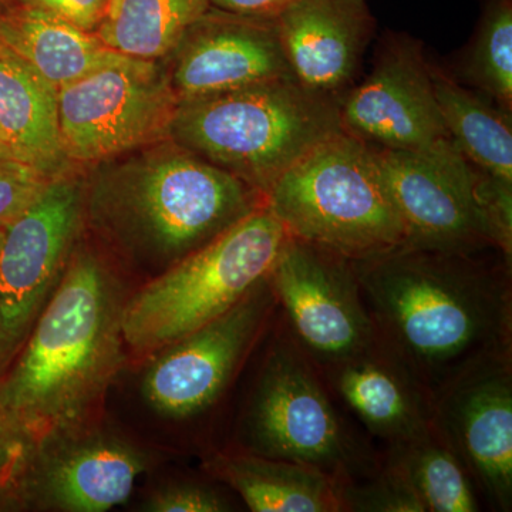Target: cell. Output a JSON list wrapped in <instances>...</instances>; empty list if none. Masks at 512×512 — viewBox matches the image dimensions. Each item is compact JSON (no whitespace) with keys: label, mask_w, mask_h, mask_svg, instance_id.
Returning a JSON list of instances; mask_svg holds the SVG:
<instances>
[{"label":"cell","mask_w":512,"mask_h":512,"mask_svg":"<svg viewBox=\"0 0 512 512\" xmlns=\"http://www.w3.org/2000/svg\"><path fill=\"white\" fill-rule=\"evenodd\" d=\"M372 69L338 100L340 130L383 150H419L447 140L420 39L384 30Z\"/></svg>","instance_id":"4fadbf2b"},{"label":"cell","mask_w":512,"mask_h":512,"mask_svg":"<svg viewBox=\"0 0 512 512\" xmlns=\"http://www.w3.org/2000/svg\"><path fill=\"white\" fill-rule=\"evenodd\" d=\"M289 237L350 262L406 245V229L369 144L339 131L291 165L265 194Z\"/></svg>","instance_id":"5b68a950"},{"label":"cell","mask_w":512,"mask_h":512,"mask_svg":"<svg viewBox=\"0 0 512 512\" xmlns=\"http://www.w3.org/2000/svg\"><path fill=\"white\" fill-rule=\"evenodd\" d=\"M0 138L16 160L49 180L72 174L60 141L56 87L6 47H0Z\"/></svg>","instance_id":"d6986e66"},{"label":"cell","mask_w":512,"mask_h":512,"mask_svg":"<svg viewBox=\"0 0 512 512\" xmlns=\"http://www.w3.org/2000/svg\"><path fill=\"white\" fill-rule=\"evenodd\" d=\"M204 468L254 512H340L342 483L308 464L247 453H215Z\"/></svg>","instance_id":"ffe728a7"},{"label":"cell","mask_w":512,"mask_h":512,"mask_svg":"<svg viewBox=\"0 0 512 512\" xmlns=\"http://www.w3.org/2000/svg\"><path fill=\"white\" fill-rule=\"evenodd\" d=\"M434 429L500 511L512 507L511 352L481 357L434 396Z\"/></svg>","instance_id":"9a60e30c"},{"label":"cell","mask_w":512,"mask_h":512,"mask_svg":"<svg viewBox=\"0 0 512 512\" xmlns=\"http://www.w3.org/2000/svg\"><path fill=\"white\" fill-rule=\"evenodd\" d=\"M247 453L308 464L340 480L365 466L316 372L292 335L275 340L244 416Z\"/></svg>","instance_id":"52a82bcc"},{"label":"cell","mask_w":512,"mask_h":512,"mask_svg":"<svg viewBox=\"0 0 512 512\" xmlns=\"http://www.w3.org/2000/svg\"><path fill=\"white\" fill-rule=\"evenodd\" d=\"M171 56L168 72L180 101L293 77L275 19L235 15L211 6Z\"/></svg>","instance_id":"2e32d148"},{"label":"cell","mask_w":512,"mask_h":512,"mask_svg":"<svg viewBox=\"0 0 512 512\" xmlns=\"http://www.w3.org/2000/svg\"><path fill=\"white\" fill-rule=\"evenodd\" d=\"M123 281L77 245L62 281L8 370L0 400L39 440L96 417L124 362Z\"/></svg>","instance_id":"3957f363"},{"label":"cell","mask_w":512,"mask_h":512,"mask_svg":"<svg viewBox=\"0 0 512 512\" xmlns=\"http://www.w3.org/2000/svg\"><path fill=\"white\" fill-rule=\"evenodd\" d=\"M151 458L144 448L89 420L36 441L23 511L104 512L124 504Z\"/></svg>","instance_id":"5bb4252c"},{"label":"cell","mask_w":512,"mask_h":512,"mask_svg":"<svg viewBox=\"0 0 512 512\" xmlns=\"http://www.w3.org/2000/svg\"><path fill=\"white\" fill-rule=\"evenodd\" d=\"M470 40L446 67L454 79L512 114V0H481Z\"/></svg>","instance_id":"d4e9b609"},{"label":"cell","mask_w":512,"mask_h":512,"mask_svg":"<svg viewBox=\"0 0 512 512\" xmlns=\"http://www.w3.org/2000/svg\"><path fill=\"white\" fill-rule=\"evenodd\" d=\"M268 278L293 339L315 365L355 355L379 336L348 259L288 237Z\"/></svg>","instance_id":"8fae6325"},{"label":"cell","mask_w":512,"mask_h":512,"mask_svg":"<svg viewBox=\"0 0 512 512\" xmlns=\"http://www.w3.org/2000/svg\"><path fill=\"white\" fill-rule=\"evenodd\" d=\"M393 470L429 512L480 511L473 481L436 429L390 444Z\"/></svg>","instance_id":"cb8c5ba5"},{"label":"cell","mask_w":512,"mask_h":512,"mask_svg":"<svg viewBox=\"0 0 512 512\" xmlns=\"http://www.w3.org/2000/svg\"><path fill=\"white\" fill-rule=\"evenodd\" d=\"M372 148L406 229L407 247L458 254L498 252L481 171L451 138L419 150Z\"/></svg>","instance_id":"9c48e42d"},{"label":"cell","mask_w":512,"mask_h":512,"mask_svg":"<svg viewBox=\"0 0 512 512\" xmlns=\"http://www.w3.org/2000/svg\"><path fill=\"white\" fill-rule=\"evenodd\" d=\"M342 501L343 511L426 512L402 478L386 466L363 483L353 478L343 481Z\"/></svg>","instance_id":"4316f807"},{"label":"cell","mask_w":512,"mask_h":512,"mask_svg":"<svg viewBox=\"0 0 512 512\" xmlns=\"http://www.w3.org/2000/svg\"><path fill=\"white\" fill-rule=\"evenodd\" d=\"M178 99L158 60L119 55L57 90L70 164H100L170 138Z\"/></svg>","instance_id":"ba28073f"},{"label":"cell","mask_w":512,"mask_h":512,"mask_svg":"<svg viewBox=\"0 0 512 512\" xmlns=\"http://www.w3.org/2000/svg\"><path fill=\"white\" fill-rule=\"evenodd\" d=\"M50 181L35 168L18 160L0 164V227L6 228L18 220Z\"/></svg>","instance_id":"f1b7e54d"},{"label":"cell","mask_w":512,"mask_h":512,"mask_svg":"<svg viewBox=\"0 0 512 512\" xmlns=\"http://www.w3.org/2000/svg\"><path fill=\"white\" fill-rule=\"evenodd\" d=\"M16 160L15 156H13L10 148L0 140V164L5 163V161Z\"/></svg>","instance_id":"1f68e13d"},{"label":"cell","mask_w":512,"mask_h":512,"mask_svg":"<svg viewBox=\"0 0 512 512\" xmlns=\"http://www.w3.org/2000/svg\"><path fill=\"white\" fill-rule=\"evenodd\" d=\"M295 0H208L211 8L251 16V18L276 19Z\"/></svg>","instance_id":"4dcf8cb0"},{"label":"cell","mask_w":512,"mask_h":512,"mask_svg":"<svg viewBox=\"0 0 512 512\" xmlns=\"http://www.w3.org/2000/svg\"><path fill=\"white\" fill-rule=\"evenodd\" d=\"M275 20L303 87L338 101L355 86L377 30L367 0H295Z\"/></svg>","instance_id":"e0dca14e"},{"label":"cell","mask_w":512,"mask_h":512,"mask_svg":"<svg viewBox=\"0 0 512 512\" xmlns=\"http://www.w3.org/2000/svg\"><path fill=\"white\" fill-rule=\"evenodd\" d=\"M3 238H5V227H0V247H2Z\"/></svg>","instance_id":"836d02e7"},{"label":"cell","mask_w":512,"mask_h":512,"mask_svg":"<svg viewBox=\"0 0 512 512\" xmlns=\"http://www.w3.org/2000/svg\"><path fill=\"white\" fill-rule=\"evenodd\" d=\"M86 181H50L5 228L0 247V376L8 370L62 281L84 225Z\"/></svg>","instance_id":"30bf717a"},{"label":"cell","mask_w":512,"mask_h":512,"mask_svg":"<svg viewBox=\"0 0 512 512\" xmlns=\"http://www.w3.org/2000/svg\"><path fill=\"white\" fill-rule=\"evenodd\" d=\"M35 448V437L0 400V512L23 511V491Z\"/></svg>","instance_id":"484cf974"},{"label":"cell","mask_w":512,"mask_h":512,"mask_svg":"<svg viewBox=\"0 0 512 512\" xmlns=\"http://www.w3.org/2000/svg\"><path fill=\"white\" fill-rule=\"evenodd\" d=\"M0 42L57 90L120 55L94 33L22 2L0 10Z\"/></svg>","instance_id":"44dd1931"},{"label":"cell","mask_w":512,"mask_h":512,"mask_svg":"<svg viewBox=\"0 0 512 512\" xmlns=\"http://www.w3.org/2000/svg\"><path fill=\"white\" fill-rule=\"evenodd\" d=\"M100 163L84 225L137 271L163 274L265 204L264 194L171 138Z\"/></svg>","instance_id":"7a4b0ae2"},{"label":"cell","mask_w":512,"mask_h":512,"mask_svg":"<svg viewBox=\"0 0 512 512\" xmlns=\"http://www.w3.org/2000/svg\"><path fill=\"white\" fill-rule=\"evenodd\" d=\"M208 9V0H107L94 35L120 55L160 60Z\"/></svg>","instance_id":"603a6c76"},{"label":"cell","mask_w":512,"mask_h":512,"mask_svg":"<svg viewBox=\"0 0 512 512\" xmlns=\"http://www.w3.org/2000/svg\"><path fill=\"white\" fill-rule=\"evenodd\" d=\"M320 369L333 392L380 439L392 444L433 429V393L379 336L355 355Z\"/></svg>","instance_id":"ac0fdd59"},{"label":"cell","mask_w":512,"mask_h":512,"mask_svg":"<svg viewBox=\"0 0 512 512\" xmlns=\"http://www.w3.org/2000/svg\"><path fill=\"white\" fill-rule=\"evenodd\" d=\"M231 504L211 485L197 481H173L156 488L141 504L147 512H225Z\"/></svg>","instance_id":"83f0119b"},{"label":"cell","mask_w":512,"mask_h":512,"mask_svg":"<svg viewBox=\"0 0 512 512\" xmlns=\"http://www.w3.org/2000/svg\"><path fill=\"white\" fill-rule=\"evenodd\" d=\"M0 140H2V138H0Z\"/></svg>","instance_id":"e575fe53"},{"label":"cell","mask_w":512,"mask_h":512,"mask_svg":"<svg viewBox=\"0 0 512 512\" xmlns=\"http://www.w3.org/2000/svg\"><path fill=\"white\" fill-rule=\"evenodd\" d=\"M434 94L451 141L477 170L512 183V114L430 60Z\"/></svg>","instance_id":"7402d4cb"},{"label":"cell","mask_w":512,"mask_h":512,"mask_svg":"<svg viewBox=\"0 0 512 512\" xmlns=\"http://www.w3.org/2000/svg\"><path fill=\"white\" fill-rule=\"evenodd\" d=\"M339 131L338 101L288 77L181 100L170 138L265 197L291 165Z\"/></svg>","instance_id":"277c9868"},{"label":"cell","mask_w":512,"mask_h":512,"mask_svg":"<svg viewBox=\"0 0 512 512\" xmlns=\"http://www.w3.org/2000/svg\"><path fill=\"white\" fill-rule=\"evenodd\" d=\"M276 306L266 276L234 308L154 353L141 393L168 420H188L210 410L244 362Z\"/></svg>","instance_id":"7c38bea8"},{"label":"cell","mask_w":512,"mask_h":512,"mask_svg":"<svg viewBox=\"0 0 512 512\" xmlns=\"http://www.w3.org/2000/svg\"><path fill=\"white\" fill-rule=\"evenodd\" d=\"M403 247L352 262L377 335L433 396L481 357L511 352V264Z\"/></svg>","instance_id":"6da1fadb"},{"label":"cell","mask_w":512,"mask_h":512,"mask_svg":"<svg viewBox=\"0 0 512 512\" xmlns=\"http://www.w3.org/2000/svg\"><path fill=\"white\" fill-rule=\"evenodd\" d=\"M288 232L266 208H256L128 296L126 348L151 356L220 318L271 272Z\"/></svg>","instance_id":"8992f818"},{"label":"cell","mask_w":512,"mask_h":512,"mask_svg":"<svg viewBox=\"0 0 512 512\" xmlns=\"http://www.w3.org/2000/svg\"><path fill=\"white\" fill-rule=\"evenodd\" d=\"M55 13L77 28L94 33L103 18L107 0H19Z\"/></svg>","instance_id":"f546056e"},{"label":"cell","mask_w":512,"mask_h":512,"mask_svg":"<svg viewBox=\"0 0 512 512\" xmlns=\"http://www.w3.org/2000/svg\"><path fill=\"white\" fill-rule=\"evenodd\" d=\"M19 0H0V10L8 8V6L15 5Z\"/></svg>","instance_id":"d6a6232c"}]
</instances>
